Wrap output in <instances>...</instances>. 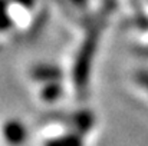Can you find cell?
I'll list each match as a JSON object with an SVG mask.
<instances>
[{
	"instance_id": "cell-2",
	"label": "cell",
	"mask_w": 148,
	"mask_h": 146,
	"mask_svg": "<svg viewBox=\"0 0 148 146\" xmlns=\"http://www.w3.org/2000/svg\"><path fill=\"white\" fill-rule=\"evenodd\" d=\"M42 146H84V135L75 129L72 122L71 129H68V126L58 120V123L45 126L42 133Z\"/></svg>"
},
{
	"instance_id": "cell-1",
	"label": "cell",
	"mask_w": 148,
	"mask_h": 146,
	"mask_svg": "<svg viewBox=\"0 0 148 146\" xmlns=\"http://www.w3.org/2000/svg\"><path fill=\"white\" fill-rule=\"evenodd\" d=\"M98 37L99 29H97V27L91 29V32L86 35L84 43L81 45L79 52L75 57V65H73V70H72V82H73V86L78 92H81L86 88L91 63H92L94 54L97 52Z\"/></svg>"
},
{
	"instance_id": "cell-4",
	"label": "cell",
	"mask_w": 148,
	"mask_h": 146,
	"mask_svg": "<svg viewBox=\"0 0 148 146\" xmlns=\"http://www.w3.org/2000/svg\"><path fill=\"white\" fill-rule=\"evenodd\" d=\"M3 138L9 146H22L27 139V129L17 119H10L3 126Z\"/></svg>"
},
{
	"instance_id": "cell-6",
	"label": "cell",
	"mask_w": 148,
	"mask_h": 146,
	"mask_svg": "<svg viewBox=\"0 0 148 146\" xmlns=\"http://www.w3.org/2000/svg\"><path fill=\"white\" fill-rule=\"evenodd\" d=\"M13 1L22 7H26V9H32L35 6V0H13Z\"/></svg>"
},
{
	"instance_id": "cell-5",
	"label": "cell",
	"mask_w": 148,
	"mask_h": 146,
	"mask_svg": "<svg viewBox=\"0 0 148 146\" xmlns=\"http://www.w3.org/2000/svg\"><path fill=\"white\" fill-rule=\"evenodd\" d=\"M132 83L144 96L148 97V70H137L132 76Z\"/></svg>"
},
{
	"instance_id": "cell-3",
	"label": "cell",
	"mask_w": 148,
	"mask_h": 146,
	"mask_svg": "<svg viewBox=\"0 0 148 146\" xmlns=\"http://www.w3.org/2000/svg\"><path fill=\"white\" fill-rule=\"evenodd\" d=\"M30 79L36 85H43V83H50V82H59L63 79L62 70L49 63H39L30 69Z\"/></svg>"
}]
</instances>
